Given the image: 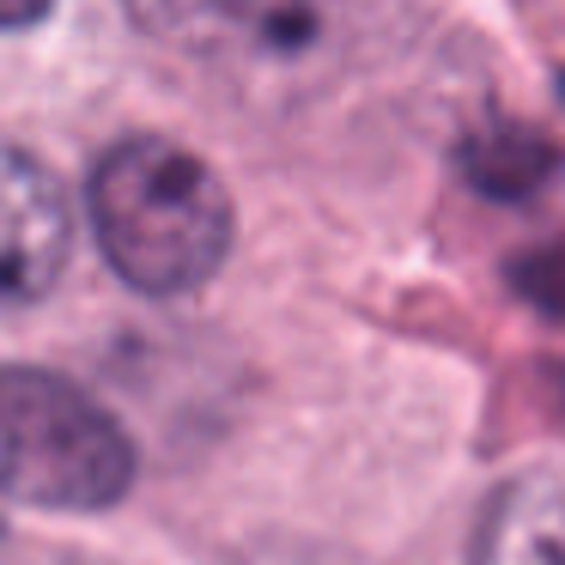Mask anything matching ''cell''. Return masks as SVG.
Listing matches in <instances>:
<instances>
[{
    "mask_svg": "<svg viewBox=\"0 0 565 565\" xmlns=\"http://www.w3.org/2000/svg\"><path fill=\"white\" fill-rule=\"evenodd\" d=\"M86 213L104 262L147 298L201 292L220 274L237 225L220 171L164 135L116 140L92 164Z\"/></svg>",
    "mask_w": 565,
    "mask_h": 565,
    "instance_id": "6da1fadb",
    "label": "cell"
},
{
    "mask_svg": "<svg viewBox=\"0 0 565 565\" xmlns=\"http://www.w3.org/2000/svg\"><path fill=\"white\" fill-rule=\"evenodd\" d=\"M135 487V438L74 377L0 365V499L31 511H104Z\"/></svg>",
    "mask_w": 565,
    "mask_h": 565,
    "instance_id": "7a4b0ae2",
    "label": "cell"
},
{
    "mask_svg": "<svg viewBox=\"0 0 565 565\" xmlns=\"http://www.w3.org/2000/svg\"><path fill=\"white\" fill-rule=\"evenodd\" d=\"M74 256V207L43 159L0 140V310L38 305Z\"/></svg>",
    "mask_w": 565,
    "mask_h": 565,
    "instance_id": "3957f363",
    "label": "cell"
},
{
    "mask_svg": "<svg viewBox=\"0 0 565 565\" xmlns=\"http://www.w3.org/2000/svg\"><path fill=\"white\" fill-rule=\"evenodd\" d=\"M468 565H565V462L523 468L492 492Z\"/></svg>",
    "mask_w": 565,
    "mask_h": 565,
    "instance_id": "277c9868",
    "label": "cell"
}]
</instances>
